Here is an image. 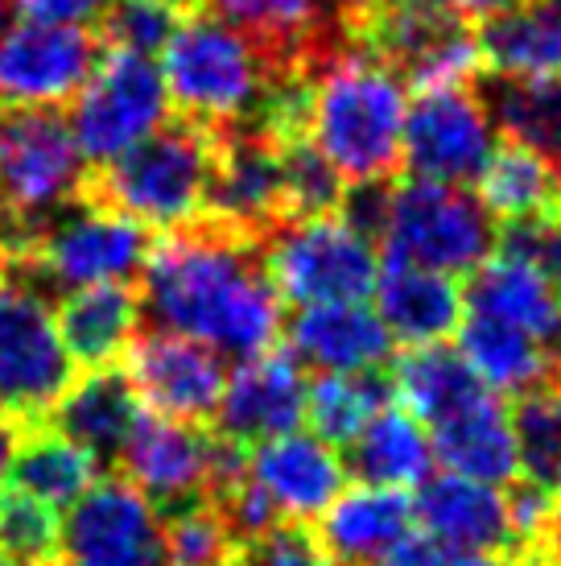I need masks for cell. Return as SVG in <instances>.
<instances>
[{
  "instance_id": "cell-14",
  "label": "cell",
  "mask_w": 561,
  "mask_h": 566,
  "mask_svg": "<svg viewBox=\"0 0 561 566\" xmlns=\"http://www.w3.org/2000/svg\"><path fill=\"white\" fill-rule=\"evenodd\" d=\"M54 566H170L157 504L128 480H95L71 504Z\"/></svg>"
},
{
  "instance_id": "cell-8",
  "label": "cell",
  "mask_w": 561,
  "mask_h": 566,
  "mask_svg": "<svg viewBox=\"0 0 561 566\" xmlns=\"http://www.w3.org/2000/svg\"><path fill=\"white\" fill-rule=\"evenodd\" d=\"M356 50L405 75L417 95L454 92L479 80V38L446 0H375Z\"/></svg>"
},
{
  "instance_id": "cell-12",
  "label": "cell",
  "mask_w": 561,
  "mask_h": 566,
  "mask_svg": "<svg viewBox=\"0 0 561 566\" xmlns=\"http://www.w3.org/2000/svg\"><path fill=\"white\" fill-rule=\"evenodd\" d=\"M170 92L161 80V66H154L145 54L112 50L99 59L92 80L78 87L71 108V133L83 161L99 170L125 158L128 149L149 142L166 125Z\"/></svg>"
},
{
  "instance_id": "cell-19",
  "label": "cell",
  "mask_w": 561,
  "mask_h": 566,
  "mask_svg": "<svg viewBox=\"0 0 561 566\" xmlns=\"http://www.w3.org/2000/svg\"><path fill=\"white\" fill-rule=\"evenodd\" d=\"M248 480L285 521H314L343 492L347 463L322 439L289 430L248 447Z\"/></svg>"
},
{
  "instance_id": "cell-50",
  "label": "cell",
  "mask_w": 561,
  "mask_h": 566,
  "mask_svg": "<svg viewBox=\"0 0 561 566\" xmlns=\"http://www.w3.org/2000/svg\"><path fill=\"white\" fill-rule=\"evenodd\" d=\"M508 566H553V558H541V554H520Z\"/></svg>"
},
{
  "instance_id": "cell-36",
  "label": "cell",
  "mask_w": 561,
  "mask_h": 566,
  "mask_svg": "<svg viewBox=\"0 0 561 566\" xmlns=\"http://www.w3.org/2000/svg\"><path fill=\"white\" fill-rule=\"evenodd\" d=\"M384 406H392V380L375 373H322L306 389V418L314 439L327 447H351L356 434Z\"/></svg>"
},
{
  "instance_id": "cell-47",
  "label": "cell",
  "mask_w": 561,
  "mask_h": 566,
  "mask_svg": "<svg viewBox=\"0 0 561 566\" xmlns=\"http://www.w3.org/2000/svg\"><path fill=\"white\" fill-rule=\"evenodd\" d=\"M21 223H17V216L9 211V203H4V195H0V252L9 256V252L21 249Z\"/></svg>"
},
{
  "instance_id": "cell-43",
  "label": "cell",
  "mask_w": 561,
  "mask_h": 566,
  "mask_svg": "<svg viewBox=\"0 0 561 566\" xmlns=\"http://www.w3.org/2000/svg\"><path fill=\"white\" fill-rule=\"evenodd\" d=\"M384 566H504V563H496L491 554L454 551V546H442V542H434V537L413 534Z\"/></svg>"
},
{
  "instance_id": "cell-10",
  "label": "cell",
  "mask_w": 561,
  "mask_h": 566,
  "mask_svg": "<svg viewBox=\"0 0 561 566\" xmlns=\"http://www.w3.org/2000/svg\"><path fill=\"white\" fill-rule=\"evenodd\" d=\"M75 380V360L42 290L9 269L0 277V413L42 422Z\"/></svg>"
},
{
  "instance_id": "cell-13",
  "label": "cell",
  "mask_w": 561,
  "mask_h": 566,
  "mask_svg": "<svg viewBox=\"0 0 561 566\" xmlns=\"http://www.w3.org/2000/svg\"><path fill=\"white\" fill-rule=\"evenodd\" d=\"M280 149L252 120L211 128V182H207V220L265 244L280 223H289Z\"/></svg>"
},
{
  "instance_id": "cell-5",
  "label": "cell",
  "mask_w": 561,
  "mask_h": 566,
  "mask_svg": "<svg viewBox=\"0 0 561 566\" xmlns=\"http://www.w3.org/2000/svg\"><path fill=\"white\" fill-rule=\"evenodd\" d=\"M92 166L54 108H0V195L30 240L42 223L83 203ZM21 240V244H25ZM13 256V252H9Z\"/></svg>"
},
{
  "instance_id": "cell-2",
  "label": "cell",
  "mask_w": 561,
  "mask_h": 566,
  "mask_svg": "<svg viewBox=\"0 0 561 566\" xmlns=\"http://www.w3.org/2000/svg\"><path fill=\"white\" fill-rule=\"evenodd\" d=\"M405 116L401 75L363 50H339L314 71L310 145L347 187L392 182L405 149Z\"/></svg>"
},
{
  "instance_id": "cell-41",
  "label": "cell",
  "mask_w": 561,
  "mask_h": 566,
  "mask_svg": "<svg viewBox=\"0 0 561 566\" xmlns=\"http://www.w3.org/2000/svg\"><path fill=\"white\" fill-rule=\"evenodd\" d=\"M232 566H339L301 521H280L268 534L240 542Z\"/></svg>"
},
{
  "instance_id": "cell-17",
  "label": "cell",
  "mask_w": 561,
  "mask_h": 566,
  "mask_svg": "<svg viewBox=\"0 0 561 566\" xmlns=\"http://www.w3.org/2000/svg\"><path fill=\"white\" fill-rule=\"evenodd\" d=\"M491 137L496 125L487 116L484 99L467 87L454 92H425L405 116V149L401 161L417 178H434V182H454L463 187L491 158Z\"/></svg>"
},
{
  "instance_id": "cell-42",
  "label": "cell",
  "mask_w": 561,
  "mask_h": 566,
  "mask_svg": "<svg viewBox=\"0 0 561 566\" xmlns=\"http://www.w3.org/2000/svg\"><path fill=\"white\" fill-rule=\"evenodd\" d=\"M499 252H512L520 261H529L541 277H549L561 290V207L549 216H537V220L508 223Z\"/></svg>"
},
{
  "instance_id": "cell-1",
  "label": "cell",
  "mask_w": 561,
  "mask_h": 566,
  "mask_svg": "<svg viewBox=\"0 0 561 566\" xmlns=\"http://www.w3.org/2000/svg\"><path fill=\"white\" fill-rule=\"evenodd\" d=\"M140 273L145 311L161 331L235 360L277 344L280 294L265 269L261 240L199 216L157 240Z\"/></svg>"
},
{
  "instance_id": "cell-45",
  "label": "cell",
  "mask_w": 561,
  "mask_h": 566,
  "mask_svg": "<svg viewBox=\"0 0 561 566\" xmlns=\"http://www.w3.org/2000/svg\"><path fill=\"white\" fill-rule=\"evenodd\" d=\"M17 442H21V422H13V418L0 413V484L9 480V472H13Z\"/></svg>"
},
{
  "instance_id": "cell-16",
  "label": "cell",
  "mask_w": 561,
  "mask_h": 566,
  "mask_svg": "<svg viewBox=\"0 0 561 566\" xmlns=\"http://www.w3.org/2000/svg\"><path fill=\"white\" fill-rule=\"evenodd\" d=\"M125 377L137 401H145L157 418H173V422L215 418L223 385H227L223 356L161 327L145 331L128 344Z\"/></svg>"
},
{
  "instance_id": "cell-29",
  "label": "cell",
  "mask_w": 561,
  "mask_h": 566,
  "mask_svg": "<svg viewBox=\"0 0 561 566\" xmlns=\"http://www.w3.org/2000/svg\"><path fill=\"white\" fill-rule=\"evenodd\" d=\"M475 38L479 59L491 66V75H561V0H520L512 9L487 17Z\"/></svg>"
},
{
  "instance_id": "cell-24",
  "label": "cell",
  "mask_w": 561,
  "mask_h": 566,
  "mask_svg": "<svg viewBox=\"0 0 561 566\" xmlns=\"http://www.w3.org/2000/svg\"><path fill=\"white\" fill-rule=\"evenodd\" d=\"M289 347L322 373H375L389 360L392 335L363 302H318L294 315Z\"/></svg>"
},
{
  "instance_id": "cell-51",
  "label": "cell",
  "mask_w": 561,
  "mask_h": 566,
  "mask_svg": "<svg viewBox=\"0 0 561 566\" xmlns=\"http://www.w3.org/2000/svg\"><path fill=\"white\" fill-rule=\"evenodd\" d=\"M4 273H9V261H4V252H0V277H4Z\"/></svg>"
},
{
  "instance_id": "cell-20",
  "label": "cell",
  "mask_w": 561,
  "mask_h": 566,
  "mask_svg": "<svg viewBox=\"0 0 561 566\" xmlns=\"http://www.w3.org/2000/svg\"><path fill=\"white\" fill-rule=\"evenodd\" d=\"M207 13L244 33L268 75H314L339 46L327 38L314 0H203Z\"/></svg>"
},
{
  "instance_id": "cell-27",
  "label": "cell",
  "mask_w": 561,
  "mask_h": 566,
  "mask_svg": "<svg viewBox=\"0 0 561 566\" xmlns=\"http://www.w3.org/2000/svg\"><path fill=\"white\" fill-rule=\"evenodd\" d=\"M54 318L71 360L83 368H112L116 360H125L128 344L137 339L140 298L128 290V282L87 285L71 290L59 302Z\"/></svg>"
},
{
  "instance_id": "cell-22",
  "label": "cell",
  "mask_w": 561,
  "mask_h": 566,
  "mask_svg": "<svg viewBox=\"0 0 561 566\" xmlns=\"http://www.w3.org/2000/svg\"><path fill=\"white\" fill-rule=\"evenodd\" d=\"M413 496L401 488L359 484L322 513L318 542L339 566H384L413 537Z\"/></svg>"
},
{
  "instance_id": "cell-48",
  "label": "cell",
  "mask_w": 561,
  "mask_h": 566,
  "mask_svg": "<svg viewBox=\"0 0 561 566\" xmlns=\"http://www.w3.org/2000/svg\"><path fill=\"white\" fill-rule=\"evenodd\" d=\"M549 554H553V563H561V501H558V517H553V537H549Z\"/></svg>"
},
{
  "instance_id": "cell-39",
  "label": "cell",
  "mask_w": 561,
  "mask_h": 566,
  "mask_svg": "<svg viewBox=\"0 0 561 566\" xmlns=\"http://www.w3.org/2000/svg\"><path fill=\"white\" fill-rule=\"evenodd\" d=\"M161 530H166V563L170 566H232L235 546H240L211 501L173 509L170 521H161Z\"/></svg>"
},
{
  "instance_id": "cell-9",
  "label": "cell",
  "mask_w": 561,
  "mask_h": 566,
  "mask_svg": "<svg viewBox=\"0 0 561 566\" xmlns=\"http://www.w3.org/2000/svg\"><path fill=\"white\" fill-rule=\"evenodd\" d=\"M120 468L133 488H140L154 504H182L219 501L227 488H235L248 475V447L207 434L190 422L140 413L120 447Z\"/></svg>"
},
{
  "instance_id": "cell-37",
  "label": "cell",
  "mask_w": 561,
  "mask_h": 566,
  "mask_svg": "<svg viewBox=\"0 0 561 566\" xmlns=\"http://www.w3.org/2000/svg\"><path fill=\"white\" fill-rule=\"evenodd\" d=\"M512 439H516V463L525 480L537 488L558 492L561 488V385L532 389L516 401Z\"/></svg>"
},
{
  "instance_id": "cell-6",
  "label": "cell",
  "mask_w": 561,
  "mask_h": 566,
  "mask_svg": "<svg viewBox=\"0 0 561 566\" xmlns=\"http://www.w3.org/2000/svg\"><path fill=\"white\" fill-rule=\"evenodd\" d=\"M149 249H154L149 228L83 199V203L66 207L63 216L42 223L4 261L13 273L30 277V282H50L59 290H87V285H112L137 277Z\"/></svg>"
},
{
  "instance_id": "cell-3",
  "label": "cell",
  "mask_w": 561,
  "mask_h": 566,
  "mask_svg": "<svg viewBox=\"0 0 561 566\" xmlns=\"http://www.w3.org/2000/svg\"><path fill=\"white\" fill-rule=\"evenodd\" d=\"M211 182V128L182 120L157 128L149 142L128 149L112 166H99L87 178L83 199L137 220L154 232L187 228L203 216Z\"/></svg>"
},
{
  "instance_id": "cell-4",
  "label": "cell",
  "mask_w": 561,
  "mask_h": 566,
  "mask_svg": "<svg viewBox=\"0 0 561 566\" xmlns=\"http://www.w3.org/2000/svg\"><path fill=\"white\" fill-rule=\"evenodd\" d=\"M161 80L187 120L223 128L248 120L273 75L244 33H235L227 21L207 13L203 0H194L187 21L166 42Z\"/></svg>"
},
{
  "instance_id": "cell-26",
  "label": "cell",
  "mask_w": 561,
  "mask_h": 566,
  "mask_svg": "<svg viewBox=\"0 0 561 566\" xmlns=\"http://www.w3.org/2000/svg\"><path fill=\"white\" fill-rule=\"evenodd\" d=\"M434 434V459L451 475H467L479 484H512L520 463H516V439H512V418L496 394H484L470 401L467 409L451 413L446 422L430 426Z\"/></svg>"
},
{
  "instance_id": "cell-18",
  "label": "cell",
  "mask_w": 561,
  "mask_h": 566,
  "mask_svg": "<svg viewBox=\"0 0 561 566\" xmlns=\"http://www.w3.org/2000/svg\"><path fill=\"white\" fill-rule=\"evenodd\" d=\"M306 389L310 380L289 352H256L235 368L215 409V430L240 447H256L265 439L289 434L306 418Z\"/></svg>"
},
{
  "instance_id": "cell-40",
  "label": "cell",
  "mask_w": 561,
  "mask_h": 566,
  "mask_svg": "<svg viewBox=\"0 0 561 566\" xmlns=\"http://www.w3.org/2000/svg\"><path fill=\"white\" fill-rule=\"evenodd\" d=\"M59 537H63V525L50 504L33 501L25 492L0 501V558L17 566H54Z\"/></svg>"
},
{
  "instance_id": "cell-49",
  "label": "cell",
  "mask_w": 561,
  "mask_h": 566,
  "mask_svg": "<svg viewBox=\"0 0 561 566\" xmlns=\"http://www.w3.org/2000/svg\"><path fill=\"white\" fill-rule=\"evenodd\" d=\"M13 9H17V0H0V38L9 33V21H13Z\"/></svg>"
},
{
  "instance_id": "cell-46",
  "label": "cell",
  "mask_w": 561,
  "mask_h": 566,
  "mask_svg": "<svg viewBox=\"0 0 561 566\" xmlns=\"http://www.w3.org/2000/svg\"><path fill=\"white\" fill-rule=\"evenodd\" d=\"M454 13H463L470 21V17H496L504 13V9H512V4H520V0H446Z\"/></svg>"
},
{
  "instance_id": "cell-35",
  "label": "cell",
  "mask_w": 561,
  "mask_h": 566,
  "mask_svg": "<svg viewBox=\"0 0 561 566\" xmlns=\"http://www.w3.org/2000/svg\"><path fill=\"white\" fill-rule=\"evenodd\" d=\"M479 203L491 220L525 223L561 207V178L525 145H499L479 170Z\"/></svg>"
},
{
  "instance_id": "cell-23",
  "label": "cell",
  "mask_w": 561,
  "mask_h": 566,
  "mask_svg": "<svg viewBox=\"0 0 561 566\" xmlns=\"http://www.w3.org/2000/svg\"><path fill=\"white\" fill-rule=\"evenodd\" d=\"M413 517L425 530V537L454 546V551H516L508 496L491 484L467 480V475H430L413 501Z\"/></svg>"
},
{
  "instance_id": "cell-30",
  "label": "cell",
  "mask_w": 561,
  "mask_h": 566,
  "mask_svg": "<svg viewBox=\"0 0 561 566\" xmlns=\"http://www.w3.org/2000/svg\"><path fill=\"white\" fill-rule=\"evenodd\" d=\"M54 413V430L87 447L95 459L120 455L128 430L140 418V401L128 385L125 368H87L83 380H71V389L59 397Z\"/></svg>"
},
{
  "instance_id": "cell-32",
  "label": "cell",
  "mask_w": 561,
  "mask_h": 566,
  "mask_svg": "<svg viewBox=\"0 0 561 566\" xmlns=\"http://www.w3.org/2000/svg\"><path fill=\"white\" fill-rule=\"evenodd\" d=\"M351 472L375 488H421L434 472L430 430L405 406H384L351 442Z\"/></svg>"
},
{
  "instance_id": "cell-11",
  "label": "cell",
  "mask_w": 561,
  "mask_h": 566,
  "mask_svg": "<svg viewBox=\"0 0 561 566\" xmlns=\"http://www.w3.org/2000/svg\"><path fill=\"white\" fill-rule=\"evenodd\" d=\"M261 249L277 294L297 306L363 302L380 273L372 237L351 228L339 211L280 223Z\"/></svg>"
},
{
  "instance_id": "cell-25",
  "label": "cell",
  "mask_w": 561,
  "mask_h": 566,
  "mask_svg": "<svg viewBox=\"0 0 561 566\" xmlns=\"http://www.w3.org/2000/svg\"><path fill=\"white\" fill-rule=\"evenodd\" d=\"M375 315L389 327L392 339L409 347L442 344L451 331L463 323V290L454 277L434 273V269L409 265V261H384L375 273Z\"/></svg>"
},
{
  "instance_id": "cell-28",
  "label": "cell",
  "mask_w": 561,
  "mask_h": 566,
  "mask_svg": "<svg viewBox=\"0 0 561 566\" xmlns=\"http://www.w3.org/2000/svg\"><path fill=\"white\" fill-rule=\"evenodd\" d=\"M458 356L467 360L475 377L484 380V389H491L496 397H525L532 389L558 385L561 377V360L549 347L479 315H467L458 323Z\"/></svg>"
},
{
  "instance_id": "cell-21",
  "label": "cell",
  "mask_w": 561,
  "mask_h": 566,
  "mask_svg": "<svg viewBox=\"0 0 561 566\" xmlns=\"http://www.w3.org/2000/svg\"><path fill=\"white\" fill-rule=\"evenodd\" d=\"M463 306L467 315L491 318L529 335L561 360V290L541 277L529 261H520L512 252L487 256L470 277Z\"/></svg>"
},
{
  "instance_id": "cell-34",
  "label": "cell",
  "mask_w": 561,
  "mask_h": 566,
  "mask_svg": "<svg viewBox=\"0 0 561 566\" xmlns=\"http://www.w3.org/2000/svg\"><path fill=\"white\" fill-rule=\"evenodd\" d=\"M13 484L33 501L50 504V509H71V504L95 484L99 475V459L78 447L75 439L59 434L54 426H30L13 455Z\"/></svg>"
},
{
  "instance_id": "cell-7",
  "label": "cell",
  "mask_w": 561,
  "mask_h": 566,
  "mask_svg": "<svg viewBox=\"0 0 561 566\" xmlns=\"http://www.w3.org/2000/svg\"><path fill=\"white\" fill-rule=\"evenodd\" d=\"M375 240L392 261L434 269V273H475L496 244V228L484 203L467 187L413 178L389 190Z\"/></svg>"
},
{
  "instance_id": "cell-33",
  "label": "cell",
  "mask_w": 561,
  "mask_h": 566,
  "mask_svg": "<svg viewBox=\"0 0 561 566\" xmlns=\"http://www.w3.org/2000/svg\"><path fill=\"white\" fill-rule=\"evenodd\" d=\"M392 397L425 426L446 422L451 413L467 409L470 401H479L484 394V380L467 368V360L446 344H425L409 347L405 356L392 368Z\"/></svg>"
},
{
  "instance_id": "cell-38",
  "label": "cell",
  "mask_w": 561,
  "mask_h": 566,
  "mask_svg": "<svg viewBox=\"0 0 561 566\" xmlns=\"http://www.w3.org/2000/svg\"><path fill=\"white\" fill-rule=\"evenodd\" d=\"M190 9L194 0H108L99 13V42L149 59L157 50H166Z\"/></svg>"
},
{
  "instance_id": "cell-31",
  "label": "cell",
  "mask_w": 561,
  "mask_h": 566,
  "mask_svg": "<svg viewBox=\"0 0 561 566\" xmlns=\"http://www.w3.org/2000/svg\"><path fill=\"white\" fill-rule=\"evenodd\" d=\"M479 99L491 125L508 142L532 149L561 178V75H541V80L487 75L479 80Z\"/></svg>"
},
{
  "instance_id": "cell-15",
  "label": "cell",
  "mask_w": 561,
  "mask_h": 566,
  "mask_svg": "<svg viewBox=\"0 0 561 566\" xmlns=\"http://www.w3.org/2000/svg\"><path fill=\"white\" fill-rule=\"evenodd\" d=\"M99 63L87 25L21 21L0 38V108H54L75 99Z\"/></svg>"
},
{
  "instance_id": "cell-44",
  "label": "cell",
  "mask_w": 561,
  "mask_h": 566,
  "mask_svg": "<svg viewBox=\"0 0 561 566\" xmlns=\"http://www.w3.org/2000/svg\"><path fill=\"white\" fill-rule=\"evenodd\" d=\"M108 0H17L25 21H46V25H83L104 13Z\"/></svg>"
}]
</instances>
